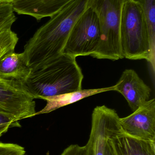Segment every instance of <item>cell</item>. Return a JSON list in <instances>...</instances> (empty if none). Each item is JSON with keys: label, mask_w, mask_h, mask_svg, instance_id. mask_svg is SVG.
<instances>
[{"label": "cell", "mask_w": 155, "mask_h": 155, "mask_svg": "<svg viewBox=\"0 0 155 155\" xmlns=\"http://www.w3.org/2000/svg\"><path fill=\"white\" fill-rule=\"evenodd\" d=\"M120 37L124 58L149 62L150 51L146 20L137 0H126L122 12Z\"/></svg>", "instance_id": "4"}, {"label": "cell", "mask_w": 155, "mask_h": 155, "mask_svg": "<svg viewBox=\"0 0 155 155\" xmlns=\"http://www.w3.org/2000/svg\"><path fill=\"white\" fill-rule=\"evenodd\" d=\"M101 30L97 15L91 8L76 21L72 29L63 54L73 57L92 56L100 41Z\"/></svg>", "instance_id": "5"}, {"label": "cell", "mask_w": 155, "mask_h": 155, "mask_svg": "<svg viewBox=\"0 0 155 155\" xmlns=\"http://www.w3.org/2000/svg\"><path fill=\"white\" fill-rule=\"evenodd\" d=\"M83 78L76 58L63 54L43 67L31 71L22 85L34 99L45 100L82 89Z\"/></svg>", "instance_id": "2"}, {"label": "cell", "mask_w": 155, "mask_h": 155, "mask_svg": "<svg viewBox=\"0 0 155 155\" xmlns=\"http://www.w3.org/2000/svg\"><path fill=\"white\" fill-rule=\"evenodd\" d=\"M143 9L148 30L150 46V60L148 62L153 72L155 70V0H137Z\"/></svg>", "instance_id": "14"}, {"label": "cell", "mask_w": 155, "mask_h": 155, "mask_svg": "<svg viewBox=\"0 0 155 155\" xmlns=\"http://www.w3.org/2000/svg\"><path fill=\"white\" fill-rule=\"evenodd\" d=\"M19 121L14 117L0 113V137L11 127H21Z\"/></svg>", "instance_id": "17"}, {"label": "cell", "mask_w": 155, "mask_h": 155, "mask_svg": "<svg viewBox=\"0 0 155 155\" xmlns=\"http://www.w3.org/2000/svg\"><path fill=\"white\" fill-rule=\"evenodd\" d=\"M14 0H0L1 2L11 3Z\"/></svg>", "instance_id": "21"}, {"label": "cell", "mask_w": 155, "mask_h": 155, "mask_svg": "<svg viewBox=\"0 0 155 155\" xmlns=\"http://www.w3.org/2000/svg\"><path fill=\"white\" fill-rule=\"evenodd\" d=\"M16 18L11 3H0V33L10 29L16 21Z\"/></svg>", "instance_id": "16"}, {"label": "cell", "mask_w": 155, "mask_h": 155, "mask_svg": "<svg viewBox=\"0 0 155 155\" xmlns=\"http://www.w3.org/2000/svg\"><path fill=\"white\" fill-rule=\"evenodd\" d=\"M104 155H115L112 146L109 143V140H108V143L106 147Z\"/></svg>", "instance_id": "20"}, {"label": "cell", "mask_w": 155, "mask_h": 155, "mask_svg": "<svg viewBox=\"0 0 155 155\" xmlns=\"http://www.w3.org/2000/svg\"><path fill=\"white\" fill-rule=\"evenodd\" d=\"M121 127L135 138L155 141V100H148L128 116L120 118Z\"/></svg>", "instance_id": "8"}, {"label": "cell", "mask_w": 155, "mask_h": 155, "mask_svg": "<svg viewBox=\"0 0 155 155\" xmlns=\"http://www.w3.org/2000/svg\"><path fill=\"white\" fill-rule=\"evenodd\" d=\"M31 72V69L25 61L23 53L12 52L0 58V78L22 84L27 79Z\"/></svg>", "instance_id": "12"}, {"label": "cell", "mask_w": 155, "mask_h": 155, "mask_svg": "<svg viewBox=\"0 0 155 155\" xmlns=\"http://www.w3.org/2000/svg\"><path fill=\"white\" fill-rule=\"evenodd\" d=\"M73 0H14L13 10L19 15H30L40 21L52 17Z\"/></svg>", "instance_id": "10"}, {"label": "cell", "mask_w": 155, "mask_h": 155, "mask_svg": "<svg viewBox=\"0 0 155 155\" xmlns=\"http://www.w3.org/2000/svg\"><path fill=\"white\" fill-rule=\"evenodd\" d=\"M126 0H92L90 8L97 15L101 36L98 47L92 55L97 59L115 61L123 59L121 46L120 25Z\"/></svg>", "instance_id": "3"}, {"label": "cell", "mask_w": 155, "mask_h": 155, "mask_svg": "<svg viewBox=\"0 0 155 155\" xmlns=\"http://www.w3.org/2000/svg\"><path fill=\"white\" fill-rule=\"evenodd\" d=\"M34 98L22 84L0 78V113L18 120L35 116Z\"/></svg>", "instance_id": "7"}, {"label": "cell", "mask_w": 155, "mask_h": 155, "mask_svg": "<svg viewBox=\"0 0 155 155\" xmlns=\"http://www.w3.org/2000/svg\"><path fill=\"white\" fill-rule=\"evenodd\" d=\"M1 3V2H0V3Z\"/></svg>", "instance_id": "22"}, {"label": "cell", "mask_w": 155, "mask_h": 155, "mask_svg": "<svg viewBox=\"0 0 155 155\" xmlns=\"http://www.w3.org/2000/svg\"><path fill=\"white\" fill-rule=\"evenodd\" d=\"M110 91H115V85L103 88L81 89L77 91L48 97L45 100L47 101L45 107L42 111L36 113L35 116L39 114L50 113L56 109L73 104L86 97Z\"/></svg>", "instance_id": "13"}, {"label": "cell", "mask_w": 155, "mask_h": 155, "mask_svg": "<svg viewBox=\"0 0 155 155\" xmlns=\"http://www.w3.org/2000/svg\"><path fill=\"white\" fill-rule=\"evenodd\" d=\"M115 91L122 94L133 112L148 101L151 89L132 69L123 72L120 79L115 85Z\"/></svg>", "instance_id": "9"}, {"label": "cell", "mask_w": 155, "mask_h": 155, "mask_svg": "<svg viewBox=\"0 0 155 155\" xmlns=\"http://www.w3.org/2000/svg\"><path fill=\"white\" fill-rule=\"evenodd\" d=\"M116 111L105 105L98 106L92 115V127L86 145L85 155H104L108 140L124 133Z\"/></svg>", "instance_id": "6"}, {"label": "cell", "mask_w": 155, "mask_h": 155, "mask_svg": "<svg viewBox=\"0 0 155 155\" xmlns=\"http://www.w3.org/2000/svg\"><path fill=\"white\" fill-rule=\"evenodd\" d=\"M24 155H25V154Z\"/></svg>", "instance_id": "23"}, {"label": "cell", "mask_w": 155, "mask_h": 155, "mask_svg": "<svg viewBox=\"0 0 155 155\" xmlns=\"http://www.w3.org/2000/svg\"><path fill=\"white\" fill-rule=\"evenodd\" d=\"M19 38L11 28L0 33V58L5 54L14 52Z\"/></svg>", "instance_id": "15"}, {"label": "cell", "mask_w": 155, "mask_h": 155, "mask_svg": "<svg viewBox=\"0 0 155 155\" xmlns=\"http://www.w3.org/2000/svg\"><path fill=\"white\" fill-rule=\"evenodd\" d=\"M24 148L19 145L0 143V155H24Z\"/></svg>", "instance_id": "18"}, {"label": "cell", "mask_w": 155, "mask_h": 155, "mask_svg": "<svg viewBox=\"0 0 155 155\" xmlns=\"http://www.w3.org/2000/svg\"><path fill=\"white\" fill-rule=\"evenodd\" d=\"M85 146L72 144L66 148L60 155H85Z\"/></svg>", "instance_id": "19"}, {"label": "cell", "mask_w": 155, "mask_h": 155, "mask_svg": "<svg viewBox=\"0 0 155 155\" xmlns=\"http://www.w3.org/2000/svg\"><path fill=\"white\" fill-rule=\"evenodd\" d=\"M92 0H73L40 27L27 42L23 52L31 71L37 70L63 54L70 32Z\"/></svg>", "instance_id": "1"}, {"label": "cell", "mask_w": 155, "mask_h": 155, "mask_svg": "<svg viewBox=\"0 0 155 155\" xmlns=\"http://www.w3.org/2000/svg\"><path fill=\"white\" fill-rule=\"evenodd\" d=\"M109 142L115 155H155V141L138 139L123 133Z\"/></svg>", "instance_id": "11"}]
</instances>
